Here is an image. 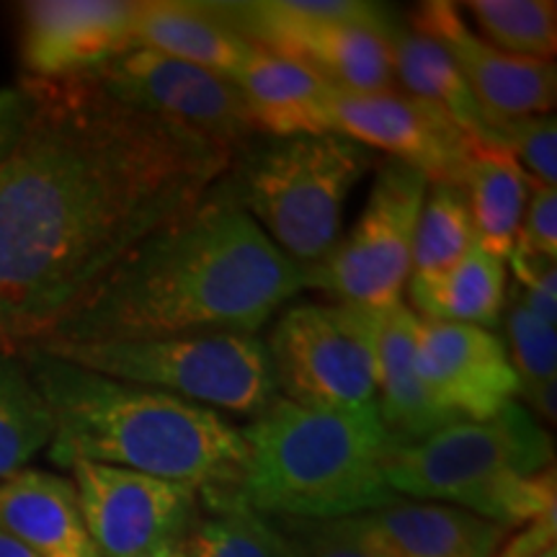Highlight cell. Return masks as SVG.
Segmentation results:
<instances>
[{
  "label": "cell",
  "mask_w": 557,
  "mask_h": 557,
  "mask_svg": "<svg viewBox=\"0 0 557 557\" xmlns=\"http://www.w3.org/2000/svg\"><path fill=\"white\" fill-rule=\"evenodd\" d=\"M21 86L29 111L0 158V348L11 351L45 338L238 158L127 107L94 75Z\"/></svg>",
  "instance_id": "6da1fadb"
},
{
  "label": "cell",
  "mask_w": 557,
  "mask_h": 557,
  "mask_svg": "<svg viewBox=\"0 0 557 557\" xmlns=\"http://www.w3.org/2000/svg\"><path fill=\"white\" fill-rule=\"evenodd\" d=\"M302 289V267L271 243L222 178L191 212L132 248L37 344L256 336Z\"/></svg>",
  "instance_id": "7a4b0ae2"
},
{
  "label": "cell",
  "mask_w": 557,
  "mask_h": 557,
  "mask_svg": "<svg viewBox=\"0 0 557 557\" xmlns=\"http://www.w3.org/2000/svg\"><path fill=\"white\" fill-rule=\"evenodd\" d=\"M54 418L50 459L111 465L205 493L209 506L238 498L246 438L218 410L18 348Z\"/></svg>",
  "instance_id": "3957f363"
},
{
  "label": "cell",
  "mask_w": 557,
  "mask_h": 557,
  "mask_svg": "<svg viewBox=\"0 0 557 557\" xmlns=\"http://www.w3.org/2000/svg\"><path fill=\"white\" fill-rule=\"evenodd\" d=\"M240 434L248 459L238 498L263 517L331 521L398 500L385 478L393 438L374 403L308 408L274 398Z\"/></svg>",
  "instance_id": "277c9868"
},
{
  "label": "cell",
  "mask_w": 557,
  "mask_h": 557,
  "mask_svg": "<svg viewBox=\"0 0 557 557\" xmlns=\"http://www.w3.org/2000/svg\"><path fill=\"white\" fill-rule=\"evenodd\" d=\"M395 496L436 500L513 529L557 513L553 436L517 400L483 421H457L385 462Z\"/></svg>",
  "instance_id": "5b68a950"
},
{
  "label": "cell",
  "mask_w": 557,
  "mask_h": 557,
  "mask_svg": "<svg viewBox=\"0 0 557 557\" xmlns=\"http://www.w3.org/2000/svg\"><path fill=\"white\" fill-rule=\"evenodd\" d=\"M372 165V150L341 135L271 139L230 186L271 243L308 269L336 248L348 197Z\"/></svg>",
  "instance_id": "8992f818"
},
{
  "label": "cell",
  "mask_w": 557,
  "mask_h": 557,
  "mask_svg": "<svg viewBox=\"0 0 557 557\" xmlns=\"http://www.w3.org/2000/svg\"><path fill=\"white\" fill-rule=\"evenodd\" d=\"M70 364L132 382L212 410L259 416L276 398L267 341L250 333L103 341V344H37Z\"/></svg>",
  "instance_id": "52a82bcc"
},
{
  "label": "cell",
  "mask_w": 557,
  "mask_h": 557,
  "mask_svg": "<svg viewBox=\"0 0 557 557\" xmlns=\"http://www.w3.org/2000/svg\"><path fill=\"white\" fill-rule=\"evenodd\" d=\"M250 45L308 67L336 90L395 88L385 37L389 11L359 0H250L214 3Z\"/></svg>",
  "instance_id": "ba28073f"
},
{
  "label": "cell",
  "mask_w": 557,
  "mask_h": 557,
  "mask_svg": "<svg viewBox=\"0 0 557 557\" xmlns=\"http://www.w3.org/2000/svg\"><path fill=\"white\" fill-rule=\"evenodd\" d=\"M429 178L400 160H385L351 233L315 267L302 269L305 287L320 289L341 305L389 310L403 302L418 214Z\"/></svg>",
  "instance_id": "9c48e42d"
},
{
  "label": "cell",
  "mask_w": 557,
  "mask_h": 557,
  "mask_svg": "<svg viewBox=\"0 0 557 557\" xmlns=\"http://www.w3.org/2000/svg\"><path fill=\"white\" fill-rule=\"evenodd\" d=\"M377 312L354 305H295L267 341L278 398L308 408L374 403Z\"/></svg>",
  "instance_id": "30bf717a"
},
{
  "label": "cell",
  "mask_w": 557,
  "mask_h": 557,
  "mask_svg": "<svg viewBox=\"0 0 557 557\" xmlns=\"http://www.w3.org/2000/svg\"><path fill=\"white\" fill-rule=\"evenodd\" d=\"M70 470L101 557L150 555L186 542L197 524L199 493L189 485L96 462H75Z\"/></svg>",
  "instance_id": "8fae6325"
},
{
  "label": "cell",
  "mask_w": 557,
  "mask_h": 557,
  "mask_svg": "<svg viewBox=\"0 0 557 557\" xmlns=\"http://www.w3.org/2000/svg\"><path fill=\"white\" fill-rule=\"evenodd\" d=\"M90 75L127 107L197 132L235 152L259 135L238 86L189 62L129 50Z\"/></svg>",
  "instance_id": "7c38bea8"
},
{
  "label": "cell",
  "mask_w": 557,
  "mask_h": 557,
  "mask_svg": "<svg viewBox=\"0 0 557 557\" xmlns=\"http://www.w3.org/2000/svg\"><path fill=\"white\" fill-rule=\"evenodd\" d=\"M333 132L367 150H382L434 181L462 184L465 165L478 143L426 103L398 88L348 94L336 90L331 103Z\"/></svg>",
  "instance_id": "4fadbf2b"
},
{
  "label": "cell",
  "mask_w": 557,
  "mask_h": 557,
  "mask_svg": "<svg viewBox=\"0 0 557 557\" xmlns=\"http://www.w3.org/2000/svg\"><path fill=\"white\" fill-rule=\"evenodd\" d=\"M137 0H34L21 5L26 81L90 75L135 50Z\"/></svg>",
  "instance_id": "5bb4252c"
},
{
  "label": "cell",
  "mask_w": 557,
  "mask_h": 557,
  "mask_svg": "<svg viewBox=\"0 0 557 557\" xmlns=\"http://www.w3.org/2000/svg\"><path fill=\"white\" fill-rule=\"evenodd\" d=\"M418 374L449 421H483L517 400L519 377L496 333L418 318Z\"/></svg>",
  "instance_id": "9a60e30c"
},
{
  "label": "cell",
  "mask_w": 557,
  "mask_h": 557,
  "mask_svg": "<svg viewBox=\"0 0 557 557\" xmlns=\"http://www.w3.org/2000/svg\"><path fill=\"white\" fill-rule=\"evenodd\" d=\"M408 21L444 47L491 120L513 122L553 114L557 101L555 62L513 58L496 50L449 0H426Z\"/></svg>",
  "instance_id": "2e32d148"
},
{
  "label": "cell",
  "mask_w": 557,
  "mask_h": 557,
  "mask_svg": "<svg viewBox=\"0 0 557 557\" xmlns=\"http://www.w3.org/2000/svg\"><path fill=\"white\" fill-rule=\"evenodd\" d=\"M418 315L408 305L377 312L374 329V408L393 444H416L449 426L418 374Z\"/></svg>",
  "instance_id": "e0dca14e"
},
{
  "label": "cell",
  "mask_w": 557,
  "mask_h": 557,
  "mask_svg": "<svg viewBox=\"0 0 557 557\" xmlns=\"http://www.w3.org/2000/svg\"><path fill=\"white\" fill-rule=\"evenodd\" d=\"M233 83L259 135L271 139L336 135L331 124L336 88L308 67L256 47Z\"/></svg>",
  "instance_id": "ac0fdd59"
},
{
  "label": "cell",
  "mask_w": 557,
  "mask_h": 557,
  "mask_svg": "<svg viewBox=\"0 0 557 557\" xmlns=\"http://www.w3.org/2000/svg\"><path fill=\"white\" fill-rule=\"evenodd\" d=\"M135 50L189 62L233 81L256 52V45L235 32L214 3L137 0Z\"/></svg>",
  "instance_id": "d6986e66"
},
{
  "label": "cell",
  "mask_w": 557,
  "mask_h": 557,
  "mask_svg": "<svg viewBox=\"0 0 557 557\" xmlns=\"http://www.w3.org/2000/svg\"><path fill=\"white\" fill-rule=\"evenodd\" d=\"M0 529L39 557H101L73 480L54 472L21 470L0 480Z\"/></svg>",
  "instance_id": "ffe728a7"
},
{
  "label": "cell",
  "mask_w": 557,
  "mask_h": 557,
  "mask_svg": "<svg viewBox=\"0 0 557 557\" xmlns=\"http://www.w3.org/2000/svg\"><path fill=\"white\" fill-rule=\"evenodd\" d=\"M385 37L389 41V54H393L395 83H400L403 94L447 116L472 143L498 148L496 132L500 122L485 114V109L480 107L462 73L457 70L455 60L444 52L438 41L393 13L387 16Z\"/></svg>",
  "instance_id": "44dd1931"
},
{
  "label": "cell",
  "mask_w": 557,
  "mask_h": 557,
  "mask_svg": "<svg viewBox=\"0 0 557 557\" xmlns=\"http://www.w3.org/2000/svg\"><path fill=\"white\" fill-rule=\"evenodd\" d=\"M393 557H496L508 529L436 500H393L361 513Z\"/></svg>",
  "instance_id": "7402d4cb"
},
{
  "label": "cell",
  "mask_w": 557,
  "mask_h": 557,
  "mask_svg": "<svg viewBox=\"0 0 557 557\" xmlns=\"http://www.w3.org/2000/svg\"><path fill=\"white\" fill-rule=\"evenodd\" d=\"M475 243L500 261H508L517 246L521 218L532 194V178L517 158L496 145H475L462 173Z\"/></svg>",
  "instance_id": "603a6c76"
},
{
  "label": "cell",
  "mask_w": 557,
  "mask_h": 557,
  "mask_svg": "<svg viewBox=\"0 0 557 557\" xmlns=\"http://www.w3.org/2000/svg\"><path fill=\"white\" fill-rule=\"evenodd\" d=\"M413 310L421 320L462 323L491 331L504 315L506 261L478 243L457 267L431 282H408Z\"/></svg>",
  "instance_id": "cb8c5ba5"
},
{
  "label": "cell",
  "mask_w": 557,
  "mask_h": 557,
  "mask_svg": "<svg viewBox=\"0 0 557 557\" xmlns=\"http://www.w3.org/2000/svg\"><path fill=\"white\" fill-rule=\"evenodd\" d=\"M52 436V410L24 357L0 348V480L26 470Z\"/></svg>",
  "instance_id": "d4e9b609"
},
{
  "label": "cell",
  "mask_w": 557,
  "mask_h": 557,
  "mask_svg": "<svg viewBox=\"0 0 557 557\" xmlns=\"http://www.w3.org/2000/svg\"><path fill=\"white\" fill-rule=\"evenodd\" d=\"M475 246V225L462 184L434 181L429 184L418 214L413 256L408 282H431L447 274Z\"/></svg>",
  "instance_id": "484cf974"
},
{
  "label": "cell",
  "mask_w": 557,
  "mask_h": 557,
  "mask_svg": "<svg viewBox=\"0 0 557 557\" xmlns=\"http://www.w3.org/2000/svg\"><path fill=\"white\" fill-rule=\"evenodd\" d=\"M506 354L519 377V395L527 400L529 413L542 421H557V325L529 312L506 292Z\"/></svg>",
  "instance_id": "4316f807"
},
{
  "label": "cell",
  "mask_w": 557,
  "mask_h": 557,
  "mask_svg": "<svg viewBox=\"0 0 557 557\" xmlns=\"http://www.w3.org/2000/svg\"><path fill=\"white\" fill-rule=\"evenodd\" d=\"M212 508V517L194 524L186 537V557H297L289 534L240 498Z\"/></svg>",
  "instance_id": "83f0119b"
},
{
  "label": "cell",
  "mask_w": 557,
  "mask_h": 557,
  "mask_svg": "<svg viewBox=\"0 0 557 557\" xmlns=\"http://www.w3.org/2000/svg\"><path fill=\"white\" fill-rule=\"evenodd\" d=\"M465 9L496 50L524 60H555L557 5L553 0H470Z\"/></svg>",
  "instance_id": "f1b7e54d"
},
{
  "label": "cell",
  "mask_w": 557,
  "mask_h": 557,
  "mask_svg": "<svg viewBox=\"0 0 557 557\" xmlns=\"http://www.w3.org/2000/svg\"><path fill=\"white\" fill-rule=\"evenodd\" d=\"M297 527V537H289L297 557H393L361 513L331 521H299Z\"/></svg>",
  "instance_id": "f546056e"
},
{
  "label": "cell",
  "mask_w": 557,
  "mask_h": 557,
  "mask_svg": "<svg viewBox=\"0 0 557 557\" xmlns=\"http://www.w3.org/2000/svg\"><path fill=\"white\" fill-rule=\"evenodd\" d=\"M498 148L511 152L534 184H557V122L555 114H534L524 120L500 122L496 132Z\"/></svg>",
  "instance_id": "4dcf8cb0"
},
{
  "label": "cell",
  "mask_w": 557,
  "mask_h": 557,
  "mask_svg": "<svg viewBox=\"0 0 557 557\" xmlns=\"http://www.w3.org/2000/svg\"><path fill=\"white\" fill-rule=\"evenodd\" d=\"M511 256L529 261H557V191L553 186L532 181V194Z\"/></svg>",
  "instance_id": "1f68e13d"
},
{
  "label": "cell",
  "mask_w": 557,
  "mask_h": 557,
  "mask_svg": "<svg viewBox=\"0 0 557 557\" xmlns=\"http://www.w3.org/2000/svg\"><path fill=\"white\" fill-rule=\"evenodd\" d=\"M26 111H29V94L24 86L0 88V158L9 152L13 139L18 137Z\"/></svg>",
  "instance_id": "d6a6232c"
},
{
  "label": "cell",
  "mask_w": 557,
  "mask_h": 557,
  "mask_svg": "<svg viewBox=\"0 0 557 557\" xmlns=\"http://www.w3.org/2000/svg\"><path fill=\"white\" fill-rule=\"evenodd\" d=\"M557 513H549V517L534 521L521 529L513 540H508L504 547L498 549L496 557H532L540 547L549 545L557 537Z\"/></svg>",
  "instance_id": "836d02e7"
},
{
  "label": "cell",
  "mask_w": 557,
  "mask_h": 557,
  "mask_svg": "<svg viewBox=\"0 0 557 557\" xmlns=\"http://www.w3.org/2000/svg\"><path fill=\"white\" fill-rule=\"evenodd\" d=\"M0 557H39V555H34L24 542H18L16 537H11L9 532L0 529Z\"/></svg>",
  "instance_id": "e575fe53"
},
{
  "label": "cell",
  "mask_w": 557,
  "mask_h": 557,
  "mask_svg": "<svg viewBox=\"0 0 557 557\" xmlns=\"http://www.w3.org/2000/svg\"><path fill=\"white\" fill-rule=\"evenodd\" d=\"M143 557H186V542H178V545H169V547H160L156 553L143 555Z\"/></svg>",
  "instance_id": "d590c367"
},
{
  "label": "cell",
  "mask_w": 557,
  "mask_h": 557,
  "mask_svg": "<svg viewBox=\"0 0 557 557\" xmlns=\"http://www.w3.org/2000/svg\"><path fill=\"white\" fill-rule=\"evenodd\" d=\"M532 557H557V545H555V542H549V545L540 547L537 553H534Z\"/></svg>",
  "instance_id": "8d00e7d4"
}]
</instances>
